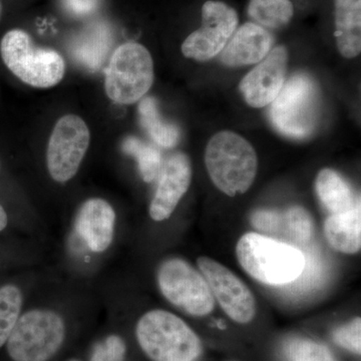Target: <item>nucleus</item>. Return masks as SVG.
Masks as SVG:
<instances>
[{"instance_id":"nucleus-1","label":"nucleus","mask_w":361,"mask_h":361,"mask_svg":"<svg viewBox=\"0 0 361 361\" xmlns=\"http://www.w3.org/2000/svg\"><path fill=\"white\" fill-rule=\"evenodd\" d=\"M244 270L261 283H293L302 273L305 256L296 247L256 233H247L236 247Z\"/></svg>"},{"instance_id":"nucleus-2","label":"nucleus","mask_w":361,"mask_h":361,"mask_svg":"<svg viewBox=\"0 0 361 361\" xmlns=\"http://www.w3.org/2000/svg\"><path fill=\"white\" fill-rule=\"evenodd\" d=\"M205 164L214 185L230 197L248 191L258 170L257 155L250 142L228 130L211 137Z\"/></svg>"},{"instance_id":"nucleus-3","label":"nucleus","mask_w":361,"mask_h":361,"mask_svg":"<svg viewBox=\"0 0 361 361\" xmlns=\"http://www.w3.org/2000/svg\"><path fill=\"white\" fill-rule=\"evenodd\" d=\"M137 341L153 361H195L200 356L199 337L180 318L166 310H152L137 324Z\"/></svg>"},{"instance_id":"nucleus-4","label":"nucleus","mask_w":361,"mask_h":361,"mask_svg":"<svg viewBox=\"0 0 361 361\" xmlns=\"http://www.w3.org/2000/svg\"><path fill=\"white\" fill-rule=\"evenodd\" d=\"M0 54L8 70L21 82L33 87H54L65 77L63 56L58 51L33 45L25 30L7 32L0 42Z\"/></svg>"},{"instance_id":"nucleus-5","label":"nucleus","mask_w":361,"mask_h":361,"mask_svg":"<svg viewBox=\"0 0 361 361\" xmlns=\"http://www.w3.org/2000/svg\"><path fill=\"white\" fill-rule=\"evenodd\" d=\"M65 334V322L58 313L27 311L7 338V353L13 361H47L61 348Z\"/></svg>"},{"instance_id":"nucleus-6","label":"nucleus","mask_w":361,"mask_h":361,"mask_svg":"<svg viewBox=\"0 0 361 361\" xmlns=\"http://www.w3.org/2000/svg\"><path fill=\"white\" fill-rule=\"evenodd\" d=\"M154 82V63L144 45L127 42L114 52L106 70V96L116 104L137 103Z\"/></svg>"},{"instance_id":"nucleus-7","label":"nucleus","mask_w":361,"mask_h":361,"mask_svg":"<svg viewBox=\"0 0 361 361\" xmlns=\"http://www.w3.org/2000/svg\"><path fill=\"white\" fill-rule=\"evenodd\" d=\"M270 108V120L278 132L293 139H304L317 125L318 92L312 78L292 77L280 90Z\"/></svg>"},{"instance_id":"nucleus-8","label":"nucleus","mask_w":361,"mask_h":361,"mask_svg":"<svg viewBox=\"0 0 361 361\" xmlns=\"http://www.w3.org/2000/svg\"><path fill=\"white\" fill-rule=\"evenodd\" d=\"M158 284L161 294L176 307L193 316H205L215 307L210 287L203 275L179 258L166 260L159 267Z\"/></svg>"},{"instance_id":"nucleus-9","label":"nucleus","mask_w":361,"mask_h":361,"mask_svg":"<svg viewBox=\"0 0 361 361\" xmlns=\"http://www.w3.org/2000/svg\"><path fill=\"white\" fill-rule=\"evenodd\" d=\"M89 127L80 116H61L54 126L47 152V170L52 179L66 183L77 174L90 146Z\"/></svg>"},{"instance_id":"nucleus-10","label":"nucleus","mask_w":361,"mask_h":361,"mask_svg":"<svg viewBox=\"0 0 361 361\" xmlns=\"http://www.w3.org/2000/svg\"><path fill=\"white\" fill-rule=\"evenodd\" d=\"M238 20L236 11L224 2H205L202 7V26L183 42V54L199 61L215 58L236 32Z\"/></svg>"},{"instance_id":"nucleus-11","label":"nucleus","mask_w":361,"mask_h":361,"mask_svg":"<svg viewBox=\"0 0 361 361\" xmlns=\"http://www.w3.org/2000/svg\"><path fill=\"white\" fill-rule=\"evenodd\" d=\"M197 264L226 314L242 324L250 322L256 313L255 298L242 280L224 265L206 256L199 257Z\"/></svg>"},{"instance_id":"nucleus-12","label":"nucleus","mask_w":361,"mask_h":361,"mask_svg":"<svg viewBox=\"0 0 361 361\" xmlns=\"http://www.w3.org/2000/svg\"><path fill=\"white\" fill-rule=\"evenodd\" d=\"M288 54L282 45L275 47L240 82V92L253 108H263L276 99L285 84Z\"/></svg>"},{"instance_id":"nucleus-13","label":"nucleus","mask_w":361,"mask_h":361,"mask_svg":"<svg viewBox=\"0 0 361 361\" xmlns=\"http://www.w3.org/2000/svg\"><path fill=\"white\" fill-rule=\"evenodd\" d=\"M192 167L189 157L176 153L166 161L153 200L149 205L152 219L167 220L191 184Z\"/></svg>"},{"instance_id":"nucleus-14","label":"nucleus","mask_w":361,"mask_h":361,"mask_svg":"<svg viewBox=\"0 0 361 361\" xmlns=\"http://www.w3.org/2000/svg\"><path fill=\"white\" fill-rule=\"evenodd\" d=\"M116 213L104 199H89L82 204L75 218V231L90 250L101 253L113 242Z\"/></svg>"},{"instance_id":"nucleus-15","label":"nucleus","mask_w":361,"mask_h":361,"mask_svg":"<svg viewBox=\"0 0 361 361\" xmlns=\"http://www.w3.org/2000/svg\"><path fill=\"white\" fill-rule=\"evenodd\" d=\"M272 35L262 26L247 23L226 44L221 61L228 66H243L260 63L271 51Z\"/></svg>"},{"instance_id":"nucleus-16","label":"nucleus","mask_w":361,"mask_h":361,"mask_svg":"<svg viewBox=\"0 0 361 361\" xmlns=\"http://www.w3.org/2000/svg\"><path fill=\"white\" fill-rule=\"evenodd\" d=\"M113 45V32L104 23H94L73 37L70 54L73 61L90 71L102 68Z\"/></svg>"},{"instance_id":"nucleus-17","label":"nucleus","mask_w":361,"mask_h":361,"mask_svg":"<svg viewBox=\"0 0 361 361\" xmlns=\"http://www.w3.org/2000/svg\"><path fill=\"white\" fill-rule=\"evenodd\" d=\"M336 37L341 56L353 59L361 51V0H334Z\"/></svg>"},{"instance_id":"nucleus-18","label":"nucleus","mask_w":361,"mask_h":361,"mask_svg":"<svg viewBox=\"0 0 361 361\" xmlns=\"http://www.w3.org/2000/svg\"><path fill=\"white\" fill-rule=\"evenodd\" d=\"M324 235L330 245L345 254H355L361 247L360 201L348 212L330 216L324 223Z\"/></svg>"},{"instance_id":"nucleus-19","label":"nucleus","mask_w":361,"mask_h":361,"mask_svg":"<svg viewBox=\"0 0 361 361\" xmlns=\"http://www.w3.org/2000/svg\"><path fill=\"white\" fill-rule=\"evenodd\" d=\"M320 201L332 215L348 212L355 208L353 192L348 183L336 171L323 169L315 182Z\"/></svg>"},{"instance_id":"nucleus-20","label":"nucleus","mask_w":361,"mask_h":361,"mask_svg":"<svg viewBox=\"0 0 361 361\" xmlns=\"http://www.w3.org/2000/svg\"><path fill=\"white\" fill-rule=\"evenodd\" d=\"M140 123L149 137L163 148H174L180 141V130L161 118L154 97H145L139 104Z\"/></svg>"},{"instance_id":"nucleus-21","label":"nucleus","mask_w":361,"mask_h":361,"mask_svg":"<svg viewBox=\"0 0 361 361\" xmlns=\"http://www.w3.org/2000/svg\"><path fill=\"white\" fill-rule=\"evenodd\" d=\"M248 13L259 25L277 28L290 21L294 8L290 0H250Z\"/></svg>"},{"instance_id":"nucleus-22","label":"nucleus","mask_w":361,"mask_h":361,"mask_svg":"<svg viewBox=\"0 0 361 361\" xmlns=\"http://www.w3.org/2000/svg\"><path fill=\"white\" fill-rule=\"evenodd\" d=\"M122 149L123 153L135 158L145 182L151 183L156 179L161 165V156L159 149L135 137H126Z\"/></svg>"},{"instance_id":"nucleus-23","label":"nucleus","mask_w":361,"mask_h":361,"mask_svg":"<svg viewBox=\"0 0 361 361\" xmlns=\"http://www.w3.org/2000/svg\"><path fill=\"white\" fill-rule=\"evenodd\" d=\"M23 307V294L16 285L7 284L0 288V348L18 322Z\"/></svg>"},{"instance_id":"nucleus-24","label":"nucleus","mask_w":361,"mask_h":361,"mask_svg":"<svg viewBox=\"0 0 361 361\" xmlns=\"http://www.w3.org/2000/svg\"><path fill=\"white\" fill-rule=\"evenodd\" d=\"M289 361H336L329 348L310 339H294L286 348Z\"/></svg>"},{"instance_id":"nucleus-25","label":"nucleus","mask_w":361,"mask_h":361,"mask_svg":"<svg viewBox=\"0 0 361 361\" xmlns=\"http://www.w3.org/2000/svg\"><path fill=\"white\" fill-rule=\"evenodd\" d=\"M283 221L294 241L299 244L308 243L312 235V220L310 214L302 207H291L285 213Z\"/></svg>"},{"instance_id":"nucleus-26","label":"nucleus","mask_w":361,"mask_h":361,"mask_svg":"<svg viewBox=\"0 0 361 361\" xmlns=\"http://www.w3.org/2000/svg\"><path fill=\"white\" fill-rule=\"evenodd\" d=\"M360 317L355 318L353 322L336 329L334 334V341L341 348L360 355Z\"/></svg>"},{"instance_id":"nucleus-27","label":"nucleus","mask_w":361,"mask_h":361,"mask_svg":"<svg viewBox=\"0 0 361 361\" xmlns=\"http://www.w3.org/2000/svg\"><path fill=\"white\" fill-rule=\"evenodd\" d=\"M125 355V342L121 337L111 336L94 346L90 361H123Z\"/></svg>"},{"instance_id":"nucleus-28","label":"nucleus","mask_w":361,"mask_h":361,"mask_svg":"<svg viewBox=\"0 0 361 361\" xmlns=\"http://www.w3.org/2000/svg\"><path fill=\"white\" fill-rule=\"evenodd\" d=\"M322 265L319 258L314 254H311L310 257H305V266L300 276L295 280L297 291H306L313 285L317 284L319 277L322 275Z\"/></svg>"},{"instance_id":"nucleus-29","label":"nucleus","mask_w":361,"mask_h":361,"mask_svg":"<svg viewBox=\"0 0 361 361\" xmlns=\"http://www.w3.org/2000/svg\"><path fill=\"white\" fill-rule=\"evenodd\" d=\"M283 222V217L276 211L259 210L251 216V223L263 232H276Z\"/></svg>"},{"instance_id":"nucleus-30","label":"nucleus","mask_w":361,"mask_h":361,"mask_svg":"<svg viewBox=\"0 0 361 361\" xmlns=\"http://www.w3.org/2000/svg\"><path fill=\"white\" fill-rule=\"evenodd\" d=\"M101 0H61L66 13L75 18L90 16L99 8Z\"/></svg>"},{"instance_id":"nucleus-31","label":"nucleus","mask_w":361,"mask_h":361,"mask_svg":"<svg viewBox=\"0 0 361 361\" xmlns=\"http://www.w3.org/2000/svg\"><path fill=\"white\" fill-rule=\"evenodd\" d=\"M7 223H8V217H7V214L4 207L0 205V232L6 229Z\"/></svg>"},{"instance_id":"nucleus-32","label":"nucleus","mask_w":361,"mask_h":361,"mask_svg":"<svg viewBox=\"0 0 361 361\" xmlns=\"http://www.w3.org/2000/svg\"><path fill=\"white\" fill-rule=\"evenodd\" d=\"M2 16V4L1 1H0V18H1Z\"/></svg>"},{"instance_id":"nucleus-33","label":"nucleus","mask_w":361,"mask_h":361,"mask_svg":"<svg viewBox=\"0 0 361 361\" xmlns=\"http://www.w3.org/2000/svg\"><path fill=\"white\" fill-rule=\"evenodd\" d=\"M71 361H78V360H71Z\"/></svg>"}]
</instances>
